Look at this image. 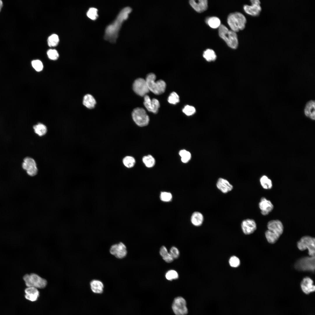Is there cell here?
<instances>
[{
    "instance_id": "obj_1",
    "label": "cell",
    "mask_w": 315,
    "mask_h": 315,
    "mask_svg": "<svg viewBox=\"0 0 315 315\" xmlns=\"http://www.w3.org/2000/svg\"><path fill=\"white\" fill-rule=\"evenodd\" d=\"M132 10L129 7H125L121 10L114 21L106 27L104 35L105 40L111 43L116 42L123 23L127 19Z\"/></svg>"
},
{
    "instance_id": "obj_2",
    "label": "cell",
    "mask_w": 315,
    "mask_h": 315,
    "mask_svg": "<svg viewBox=\"0 0 315 315\" xmlns=\"http://www.w3.org/2000/svg\"><path fill=\"white\" fill-rule=\"evenodd\" d=\"M267 228L268 229L265 233V237L268 242L274 244L277 241L283 233V225L279 220H272L268 223Z\"/></svg>"
},
{
    "instance_id": "obj_3",
    "label": "cell",
    "mask_w": 315,
    "mask_h": 315,
    "mask_svg": "<svg viewBox=\"0 0 315 315\" xmlns=\"http://www.w3.org/2000/svg\"><path fill=\"white\" fill-rule=\"evenodd\" d=\"M218 34L229 47L233 49L237 48L238 41L236 32L229 30L225 25L221 24L219 27Z\"/></svg>"
},
{
    "instance_id": "obj_4",
    "label": "cell",
    "mask_w": 315,
    "mask_h": 315,
    "mask_svg": "<svg viewBox=\"0 0 315 315\" xmlns=\"http://www.w3.org/2000/svg\"><path fill=\"white\" fill-rule=\"evenodd\" d=\"M246 22L245 16L238 12L230 13L227 18L228 24L231 30L236 33L245 28Z\"/></svg>"
},
{
    "instance_id": "obj_5",
    "label": "cell",
    "mask_w": 315,
    "mask_h": 315,
    "mask_svg": "<svg viewBox=\"0 0 315 315\" xmlns=\"http://www.w3.org/2000/svg\"><path fill=\"white\" fill-rule=\"evenodd\" d=\"M156 76L153 73L148 74L145 79L150 91L157 94H160L163 93L166 88V84L162 80L155 81Z\"/></svg>"
},
{
    "instance_id": "obj_6",
    "label": "cell",
    "mask_w": 315,
    "mask_h": 315,
    "mask_svg": "<svg viewBox=\"0 0 315 315\" xmlns=\"http://www.w3.org/2000/svg\"><path fill=\"white\" fill-rule=\"evenodd\" d=\"M294 267L298 271L314 272L315 256L304 257L299 259L295 262Z\"/></svg>"
},
{
    "instance_id": "obj_7",
    "label": "cell",
    "mask_w": 315,
    "mask_h": 315,
    "mask_svg": "<svg viewBox=\"0 0 315 315\" xmlns=\"http://www.w3.org/2000/svg\"><path fill=\"white\" fill-rule=\"evenodd\" d=\"M23 280L26 286L32 287L37 288H43L47 285V280L38 274L34 273L25 275Z\"/></svg>"
},
{
    "instance_id": "obj_8",
    "label": "cell",
    "mask_w": 315,
    "mask_h": 315,
    "mask_svg": "<svg viewBox=\"0 0 315 315\" xmlns=\"http://www.w3.org/2000/svg\"><path fill=\"white\" fill-rule=\"evenodd\" d=\"M315 239L314 237L309 236L302 237L297 243L298 249L303 251L307 249L309 256H315Z\"/></svg>"
},
{
    "instance_id": "obj_9",
    "label": "cell",
    "mask_w": 315,
    "mask_h": 315,
    "mask_svg": "<svg viewBox=\"0 0 315 315\" xmlns=\"http://www.w3.org/2000/svg\"><path fill=\"white\" fill-rule=\"evenodd\" d=\"M132 116L135 123L140 127L146 126L149 123V116L143 108L138 107L134 109L132 113Z\"/></svg>"
},
{
    "instance_id": "obj_10",
    "label": "cell",
    "mask_w": 315,
    "mask_h": 315,
    "mask_svg": "<svg viewBox=\"0 0 315 315\" xmlns=\"http://www.w3.org/2000/svg\"><path fill=\"white\" fill-rule=\"evenodd\" d=\"M172 308L176 315H186L188 313L186 301L181 297H178L174 299Z\"/></svg>"
},
{
    "instance_id": "obj_11",
    "label": "cell",
    "mask_w": 315,
    "mask_h": 315,
    "mask_svg": "<svg viewBox=\"0 0 315 315\" xmlns=\"http://www.w3.org/2000/svg\"><path fill=\"white\" fill-rule=\"evenodd\" d=\"M133 88L134 92L141 96L144 97L150 91L146 80L142 78L136 79L133 84Z\"/></svg>"
},
{
    "instance_id": "obj_12",
    "label": "cell",
    "mask_w": 315,
    "mask_h": 315,
    "mask_svg": "<svg viewBox=\"0 0 315 315\" xmlns=\"http://www.w3.org/2000/svg\"><path fill=\"white\" fill-rule=\"evenodd\" d=\"M23 169L26 171L27 174L32 176H35L37 173L38 169L34 160L29 157L25 158L22 163Z\"/></svg>"
},
{
    "instance_id": "obj_13",
    "label": "cell",
    "mask_w": 315,
    "mask_h": 315,
    "mask_svg": "<svg viewBox=\"0 0 315 315\" xmlns=\"http://www.w3.org/2000/svg\"><path fill=\"white\" fill-rule=\"evenodd\" d=\"M110 252L117 258L121 259L126 256L127 251L125 245L120 242L112 245L110 249Z\"/></svg>"
},
{
    "instance_id": "obj_14",
    "label": "cell",
    "mask_w": 315,
    "mask_h": 315,
    "mask_svg": "<svg viewBox=\"0 0 315 315\" xmlns=\"http://www.w3.org/2000/svg\"><path fill=\"white\" fill-rule=\"evenodd\" d=\"M251 5H245L243 8L245 12L247 14L253 16H258L262 10L260 5V2L259 0H251Z\"/></svg>"
},
{
    "instance_id": "obj_15",
    "label": "cell",
    "mask_w": 315,
    "mask_h": 315,
    "mask_svg": "<svg viewBox=\"0 0 315 315\" xmlns=\"http://www.w3.org/2000/svg\"><path fill=\"white\" fill-rule=\"evenodd\" d=\"M144 104L148 111L155 113L158 112L160 106L159 102L157 99L153 98L151 99L147 95L144 96Z\"/></svg>"
},
{
    "instance_id": "obj_16",
    "label": "cell",
    "mask_w": 315,
    "mask_h": 315,
    "mask_svg": "<svg viewBox=\"0 0 315 315\" xmlns=\"http://www.w3.org/2000/svg\"><path fill=\"white\" fill-rule=\"evenodd\" d=\"M241 227L244 234L249 235L253 233L256 230L257 225L254 220L246 219L242 221Z\"/></svg>"
},
{
    "instance_id": "obj_17",
    "label": "cell",
    "mask_w": 315,
    "mask_h": 315,
    "mask_svg": "<svg viewBox=\"0 0 315 315\" xmlns=\"http://www.w3.org/2000/svg\"><path fill=\"white\" fill-rule=\"evenodd\" d=\"M313 284V280L310 277L308 276L304 277L300 284L302 291L306 294L314 291L315 287Z\"/></svg>"
},
{
    "instance_id": "obj_18",
    "label": "cell",
    "mask_w": 315,
    "mask_h": 315,
    "mask_svg": "<svg viewBox=\"0 0 315 315\" xmlns=\"http://www.w3.org/2000/svg\"><path fill=\"white\" fill-rule=\"evenodd\" d=\"M259 206L261 214L264 216L269 214L274 208V206L271 202L264 197L261 199Z\"/></svg>"
},
{
    "instance_id": "obj_19",
    "label": "cell",
    "mask_w": 315,
    "mask_h": 315,
    "mask_svg": "<svg viewBox=\"0 0 315 315\" xmlns=\"http://www.w3.org/2000/svg\"><path fill=\"white\" fill-rule=\"evenodd\" d=\"M217 188L223 193H227L233 189V186L227 179L222 178H219L216 182Z\"/></svg>"
},
{
    "instance_id": "obj_20",
    "label": "cell",
    "mask_w": 315,
    "mask_h": 315,
    "mask_svg": "<svg viewBox=\"0 0 315 315\" xmlns=\"http://www.w3.org/2000/svg\"><path fill=\"white\" fill-rule=\"evenodd\" d=\"M189 2L192 7L198 13L203 12L208 8V3L207 0H191Z\"/></svg>"
},
{
    "instance_id": "obj_21",
    "label": "cell",
    "mask_w": 315,
    "mask_h": 315,
    "mask_svg": "<svg viewBox=\"0 0 315 315\" xmlns=\"http://www.w3.org/2000/svg\"><path fill=\"white\" fill-rule=\"evenodd\" d=\"M24 293L25 298L32 302L37 300L39 296V292L38 288L34 287H27L24 290Z\"/></svg>"
},
{
    "instance_id": "obj_22",
    "label": "cell",
    "mask_w": 315,
    "mask_h": 315,
    "mask_svg": "<svg viewBox=\"0 0 315 315\" xmlns=\"http://www.w3.org/2000/svg\"><path fill=\"white\" fill-rule=\"evenodd\" d=\"M315 101L310 100L306 104L304 109L305 115L312 120H315Z\"/></svg>"
},
{
    "instance_id": "obj_23",
    "label": "cell",
    "mask_w": 315,
    "mask_h": 315,
    "mask_svg": "<svg viewBox=\"0 0 315 315\" xmlns=\"http://www.w3.org/2000/svg\"><path fill=\"white\" fill-rule=\"evenodd\" d=\"M92 291L96 294H101L103 291L104 286L102 282L100 280L94 279L90 283Z\"/></svg>"
},
{
    "instance_id": "obj_24",
    "label": "cell",
    "mask_w": 315,
    "mask_h": 315,
    "mask_svg": "<svg viewBox=\"0 0 315 315\" xmlns=\"http://www.w3.org/2000/svg\"><path fill=\"white\" fill-rule=\"evenodd\" d=\"M204 220V217L203 214L199 212H194L191 216V222L193 225L196 226L201 225L203 223Z\"/></svg>"
},
{
    "instance_id": "obj_25",
    "label": "cell",
    "mask_w": 315,
    "mask_h": 315,
    "mask_svg": "<svg viewBox=\"0 0 315 315\" xmlns=\"http://www.w3.org/2000/svg\"><path fill=\"white\" fill-rule=\"evenodd\" d=\"M96 104L95 99L91 94H88L84 97L83 104L87 108L90 109L94 108Z\"/></svg>"
},
{
    "instance_id": "obj_26",
    "label": "cell",
    "mask_w": 315,
    "mask_h": 315,
    "mask_svg": "<svg viewBox=\"0 0 315 315\" xmlns=\"http://www.w3.org/2000/svg\"><path fill=\"white\" fill-rule=\"evenodd\" d=\"M205 22L210 27L213 29L219 28L221 24L220 19L216 17L208 18L206 19Z\"/></svg>"
},
{
    "instance_id": "obj_27",
    "label": "cell",
    "mask_w": 315,
    "mask_h": 315,
    "mask_svg": "<svg viewBox=\"0 0 315 315\" xmlns=\"http://www.w3.org/2000/svg\"><path fill=\"white\" fill-rule=\"evenodd\" d=\"M203 56L207 61L209 62L215 61L217 57L214 51L210 49H207L204 52Z\"/></svg>"
},
{
    "instance_id": "obj_28",
    "label": "cell",
    "mask_w": 315,
    "mask_h": 315,
    "mask_svg": "<svg viewBox=\"0 0 315 315\" xmlns=\"http://www.w3.org/2000/svg\"><path fill=\"white\" fill-rule=\"evenodd\" d=\"M160 253L162 256L163 259L166 262L170 263L172 262L174 259L171 255L168 252L166 247L164 246H162L160 249Z\"/></svg>"
},
{
    "instance_id": "obj_29",
    "label": "cell",
    "mask_w": 315,
    "mask_h": 315,
    "mask_svg": "<svg viewBox=\"0 0 315 315\" xmlns=\"http://www.w3.org/2000/svg\"><path fill=\"white\" fill-rule=\"evenodd\" d=\"M35 132L40 136L45 135L47 132L46 127L43 124L39 123L33 126Z\"/></svg>"
},
{
    "instance_id": "obj_30",
    "label": "cell",
    "mask_w": 315,
    "mask_h": 315,
    "mask_svg": "<svg viewBox=\"0 0 315 315\" xmlns=\"http://www.w3.org/2000/svg\"><path fill=\"white\" fill-rule=\"evenodd\" d=\"M260 182L262 186L264 189H269L272 188V186L271 180L266 176L264 175L260 179Z\"/></svg>"
},
{
    "instance_id": "obj_31",
    "label": "cell",
    "mask_w": 315,
    "mask_h": 315,
    "mask_svg": "<svg viewBox=\"0 0 315 315\" xmlns=\"http://www.w3.org/2000/svg\"><path fill=\"white\" fill-rule=\"evenodd\" d=\"M123 162L126 167L127 168H131L134 165L136 161L134 158L133 157L127 156L123 158Z\"/></svg>"
},
{
    "instance_id": "obj_32",
    "label": "cell",
    "mask_w": 315,
    "mask_h": 315,
    "mask_svg": "<svg viewBox=\"0 0 315 315\" xmlns=\"http://www.w3.org/2000/svg\"><path fill=\"white\" fill-rule=\"evenodd\" d=\"M142 161L145 166L149 168L153 167L155 163V159L150 155L144 156L142 158Z\"/></svg>"
},
{
    "instance_id": "obj_33",
    "label": "cell",
    "mask_w": 315,
    "mask_h": 315,
    "mask_svg": "<svg viewBox=\"0 0 315 315\" xmlns=\"http://www.w3.org/2000/svg\"><path fill=\"white\" fill-rule=\"evenodd\" d=\"M59 40V37L57 35L52 34L48 38V45L50 47L55 46L58 44Z\"/></svg>"
},
{
    "instance_id": "obj_34",
    "label": "cell",
    "mask_w": 315,
    "mask_h": 315,
    "mask_svg": "<svg viewBox=\"0 0 315 315\" xmlns=\"http://www.w3.org/2000/svg\"><path fill=\"white\" fill-rule=\"evenodd\" d=\"M179 155L181 157V161L183 163L187 162L191 158L190 153L189 151L185 150H181L179 151Z\"/></svg>"
},
{
    "instance_id": "obj_35",
    "label": "cell",
    "mask_w": 315,
    "mask_h": 315,
    "mask_svg": "<svg viewBox=\"0 0 315 315\" xmlns=\"http://www.w3.org/2000/svg\"><path fill=\"white\" fill-rule=\"evenodd\" d=\"M87 15L91 19L95 20L98 17L97 9L94 7L90 8L87 13Z\"/></svg>"
},
{
    "instance_id": "obj_36",
    "label": "cell",
    "mask_w": 315,
    "mask_h": 315,
    "mask_svg": "<svg viewBox=\"0 0 315 315\" xmlns=\"http://www.w3.org/2000/svg\"><path fill=\"white\" fill-rule=\"evenodd\" d=\"M179 97L178 94L175 92H172L169 95L168 99V102L172 104H176L179 102Z\"/></svg>"
},
{
    "instance_id": "obj_37",
    "label": "cell",
    "mask_w": 315,
    "mask_h": 315,
    "mask_svg": "<svg viewBox=\"0 0 315 315\" xmlns=\"http://www.w3.org/2000/svg\"><path fill=\"white\" fill-rule=\"evenodd\" d=\"M165 277L168 280L171 281L177 279L178 277V273L176 271L170 270L166 273Z\"/></svg>"
},
{
    "instance_id": "obj_38",
    "label": "cell",
    "mask_w": 315,
    "mask_h": 315,
    "mask_svg": "<svg viewBox=\"0 0 315 315\" xmlns=\"http://www.w3.org/2000/svg\"><path fill=\"white\" fill-rule=\"evenodd\" d=\"M182 111L187 116H190L195 113L196 110L193 106L186 105L183 108Z\"/></svg>"
},
{
    "instance_id": "obj_39",
    "label": "cell",
    "mask_w": 315,
    "mask_h": 315,
    "mask_svg": "<svg viewBox=\"0 0 315 315\" xmlns=\"http://www.w3.org/2000/svg\"><path fill=\"white\" fill-rule=\"evenodd\" d=\"M229 262L230 266L233 267H238L240 263L239 259L235 256H231L229 259Z\"/></svg>"
},
{
    "instance_id": "obj_40",
    "label": "cell",
    "mask_w": 315,
    "mask_h": 315,
    "mask_svg": "<svg viewBox=\"0 0 315 315\" xmlns=\"http://www.w3.org/2000/svg\"><path fill=\"white\" fill-rule=\"evenodd\" d=\"M32 64L33 68L37 71H41L43 67L42 62L39 60H35L32 62Z\"/></svg>"
},
{
    "instance_id": "obj_41",
    "label": "cell",
    "mask_w": 315,
    "mask_h": 315,
    "mask_svg": "<svg viewBox=\"0 0 315 315\" xmlns=\"http://www.w3.org/2000/svg\"><path fill=\"white\" fill-rule=\"evenodd\" d=\"M48 56L50 59L53 60H57L59 55L57 51L55 49H50L47 52Z\"/></svg>"
},
{
    "instance_id": "obj_42",
    "label": "cell",
    "mask_w": 315,
    "mask_h": 315,
    "mask_svg": "<svg viewBox=\"0 0 315 315\" xmlns=\"http://www.w3.org/2000/svg\"><path fill=\"white\" fill-rule=\"evenodd\" d=\"M172 198V195L170 192H162L160 195L161 200L164 202H167L170 201Z\"/></svg>"
},
{
    "instance_id": "obj_43",
    "label": "cell",
    "mask_w": 315,
    "mask_h": 315,
    "mask_svg": "<svg viewBox=\"0 0 315 315\" xmlns=\"http://www.w3.org/2000/svg\"><path fill=\"white\" fill-rule=\"evenodd\" d=\"M169 253L174 259L177 258L179 255V252L178 249L174 246L172 247L171 248Z\"/></svg>"
},
{
    "instance_id": "obj_44",
    "label": "cell",
    "mask_w": 315,
    "mask_h": 315,
    "mask_svg": "<svg viewBox=\"0 0 315 315\" xmlns=\"http://www.w3.org/2000/svg\"><path fill=\"white\" fill-rule=\"evenodd\" d=\"M3 6V2L2 1L0 0V12L1 10V8Z\"/></svg>"
}]
</instances>
